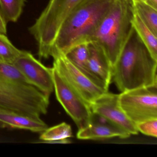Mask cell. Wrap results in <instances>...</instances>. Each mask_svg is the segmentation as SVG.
<instances>
[{"label":"cell","instance_id":"22","mask_svg":"<svg viewBox=\"0 0 157 157\" xmlns=\"http://www.w3.org/2000/svg\"><path fill=\"white\" fill-rule=\"evenodd\" d=\"M145 2L151 7L157 10V0H146Z\"/></svg>","mask_w":157,"mask_h":157},{"label":"cell","instance_id":"6","mask_svg":"<svg viewBox=\"0 0 157 157\" xmlns=\"http://www.w3.org/2000/svg\"><path fill=\"white\" fill-rule=\"evenodd\" d=\"M119 103L127 116L135 124L157 118V85L121 92Z\"/></svg>","mask_w":157,"mask_h":157},{"label":"cell","instance_id":"15","mask_svg":"<svg viewBox=\"0 0 157 157\" xmlns=\"http://www.w3.org/2000/svg\"><path fill=\"white\" fill-rule=\"evenodd\" d=\"M133 28L154 59H157V36L146 26L135 13Z\"/></svg>","mask_w":157,"mask_h":157},{"label":"cell","instance_id":"12","mask_svg":"<svg viewBox=\"0 0 157 157\" xmlns=\"http://www.w3.org/2000/svg\"><path fill=\"white\" fill-rule=\"evenodd\" d=\"M103 120L96 121L93 116L92 120L89 124L78 129L77 138L80 140H99L113 137L125 139L130 136L129 133L104 118Z\"/></svg>","mask_w":157,"mask_h":157},{"label":"cell","instance_id":"11","mask_svg":"<svg viewBox=\"0 0 157 157\" xmlns=\"http://www.w3.org/2000/svg\"><path fill=\"white\" fill-rule=\"evenodd\" d=\"M88 70L93 78L108 91L112 81L113 67L102 49L95 43H89Z\"/></svg>","mask_w":157,"mask_h":157},{"label":"cell","instance_id":"20","mask_svg":"<svg viewBox=\"0 0 157 157\" xmlns=\"http://www.w3.org/2000/svg\"><path fill=\"white\" fill-rule=\"evenodd\" d=\"M139 132L150 136L157 137V118L149 119L136 124Z\"/></svg>","mask_w":157,"mask_h":157},{"label":"cell","instance_id":"8","mask_svg":"<svg viewBox=\"0 0 157 157\" xmlns=\"http://www.w3.org/2000/svg\"><path fill=\"white\" fill-rule=\"evenodd\" d=\"M53 67L90 105L108 91L93 80L71 63L64 55L54 54Z\"/></svg>","mask_w":157,"mask_h":157},{"label":"cell","instance_id":"18","mask_svg":"<svg viewBox=\"0 0 157 157\" xmlns=\"http://www.w3.org/2000/svg\"><path fill=\"white\" fill-rule=\"evenodd\" d=\"M25 0H0V9L7 21L16 22L21 17Z\"/></svg>","mask_w":157,"mask_h":157},{"label":"cell","instance_id":"23","mask_svg":"<svg viewBox=\"0 0 157 157\" xmlns=\"http://www.w3.org/2000/svg\"><path fill=\"white\" fill-rule=\"evenodd\" d=\"M133 2H145L146 0H132Z\"/></svg>","mask_w":157,"mask_h":157},{"label":"cell","instance_id":"4","mask_svg":"<svg viewBox=\"0 0 157 157\" xmlns=\"http://www.w3.org/2000/svg\"><path fill=\"white\" fill-rule=\"evenodd\" d=\"M135 14L132 0H114L91 39L90 43L102 49L113 67L133 31Z\"/></svg>","mask_w":157,"mask_h":157},{"label":"cell","instance_id":"9","mask_svg":"<svg viewBox=\"0 0 157 157\" xmlns=\"http://www.w3.org/2000/svg\"><path fill=\"white\" fill-rule=\"evenodd\" d=\"M94 114L105 119L110 123L129 133L137 135L136 125L127 116L119 103V94L107 92L90 104Z\"/></svg>","mask_w":157,"mask_h":157},{"label":"cell","instance_id":"19","mask_svg":"<svg viewBox=\"0 0 157 157\" xmlns=\"http://www.w3.org/2000/svg\"><path fill=\"white\" fill-rule=\"evenodd\" d=\"M6 35L0 33V61L13 64L24 50L15 47Z\"/></svg>","mask_w":157,"mask_h":157},{"label":"cell","instance_id":"10","mask_svg":"<svg viewBox=\"0 0 157 157\" xmlns=\"http://www.w3.org/2000/svg\"><path fill=\"white\" fill-rule=\"evenodd\" d=\"M13 65L29 82L50 96L54 91L52 68L43 65L30 52L24 50Z\"/></svg>","mask_w":157,"mask_h":157},{"label":"cell","instance_id":"2","mask_svg":"<svg viewBox=\"0 0 157 157\" xmlns=\"http://www.w3.org/2000/svg\"><path fill=\"white\" fill-rule=\"evenodd\" d=\"M49 97L29 82L13 64L0 61V110L41 118L47 113Z\"/></svg>","mask_w":157,"mask_h":157},{"label":"cell","instance_id":"14","mask_svg":"<svg viewBox=\"0 0 157 157\" xmlns=\"http://www.w3.org/2000/svg\"><path fill=\"white\" fill-rule=\"evenodd\" d=\"M64 56L81 71L104 88L93 78L88 70V61L90 56L89 43H82L76 46Z\"/></svg>","mask_w":157,"mask_h":157},{"label":"cell","instance_id":"16","mask_svg":"<svg viewBox=\"0 0 157 157\" xmlns=\"http://www.w3.org/2000/svg\"><path fill=\"white\" fill-rule=\"evenodd\" d=\"M135 13L157 36V10L146 2H133Z\"/></svg>","mask_w":157,"mask_h":157},{"label":"cell","instance_id":"21","mask_svg":"<svg viewBox=\"0 0 157 157\" xmlns=\"http://www.w3.org/2000/svg\"><path fill=\"white\" fill-rule=\"evenodd\" d=\"M7 22L0 9V33L6 35L7 33Z\"/></svg>","mask_w":157,"mask_h":157},{"label":"cell","instance_id":"13","mask_svg":"<svg viewBox=\"0 0 157 157\" xmlns=\"http://www.w3.org/2000/svg\"><path fill=\"white\" fill-rule=\"evenodd\" d=\"M48 128L41 119L10 111L0 110V128L25 129L42 133Z\"/></svg>","mask_w":157,"mask_h":157},{"label":"cell","instance_id":"3","mask_svg":"<svg viewBox=\"0 0 157 157\" xmlns=\"http://www.w3.org/2000/svg\"><path fill=\"white\" fill-rule=\"evenodd\" d=\"M114 0H82L59 28L50 53L65 55L76 46L90 43Z\"/></svg>","mask_w":157,"mask_h":157},{"label":"cell","instance_id":"5","mask_svg":"<svg viewBox=\"0 0 157 157\" xmlns=\"http://www.w3.org/2000/svg\"><path fill=\"white\" fill-rule=\"evenodd\" d=\"M82 0H50L45 9L29 28L38 45L39 59H48L59 28Z\"/></svg>","mask_w":157,"mask_h":157},{"label":"cell","instance_id":"17","mask_svg":"<svg viewBox=\"0 0 157 157\" xmlns=\"http://www.w3.org/2000/svg\"><path fill=\"white\" fill-rule=\"evenodd\" d=\"M72 136L71 127L65 122L48 128L41 133L39 139L43 143H50L52 141L69 139Z\"/></svg>","mask_w":157,"mask_h":157},{"label":"cell","instance_id":"1","mask_svg":"<svg viewBox=\"0 0 157 157\" xmlns=\"http://www.w3.org/2000/svg\"><path fill=\"white\" fill-rule=\"evenodd\" d=\"M157 59L133 31L113 67L112 80L121 92L157 85Z\"/></svg>","mask_w":157,"mask_h":157},{"label":"cell","instance_id":"7","mask_svg":"<svg viewBox=\"0 0 157 157\" xmlns=\"http://www.w3.org/2000/svg\"><path fill=\"white\" fill-rule=\"evenodd\" d=\"M54 90L57 99L78 129L92 121L93 113L90 105L53 67Z\"/></svg>","mask_w":157,"mask_h":157}]
</instances>
